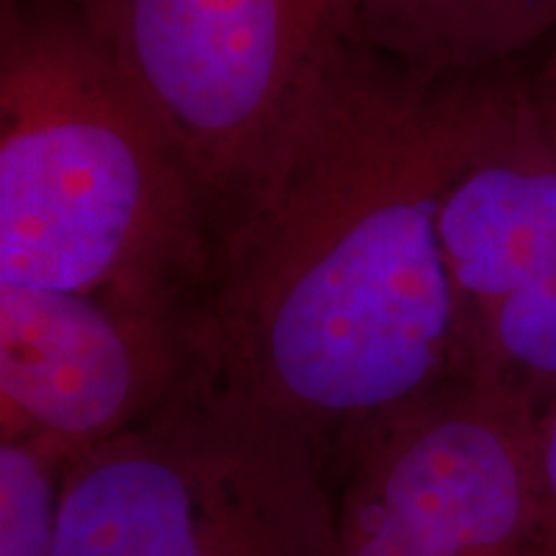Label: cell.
<instances>
[{"label":"cell","mask_w":556,"mask_h":556,"mask_svg":"<svg viewBox=\"0 0 556 556\" xmlns=\"http://www.w3.org/2000/svg\"><path fill=\"white\" fill-rule=\"evenodd\" d=\"M199 323L201 309L0 283V441L45 438L75 458L131 428L208 366Z\"/></svg>","instance_id":"cell-6"},{"label":"cell","mask_w":556,"mask_h":556,"mask_svg":"<svg viewBox=\"0 0 556 556\" xmlns=\"http://www.w3.org/2000/svg\"><path fill=\"white\" fill-rule=\"evenodd\" d=\"M536 413L454 381L345 454L338 556H552Z\"/></svg>","instance_id":"cell-5"},{"label":"cell","mask_w":556,"mask_h":556,"mask_svg":"<svg viewBox=\"0 0 556 556\" xmlns=\"http://www.w3.org/2000/svg\"><path fill=\"white\" fill-rule=\"evenodd\" d=\"M462 381L510 394L536 415L556 397V276L505 296L469 330Z\"/></svg>","instance_id":"cell-9"},{"label":"cell","mask_w":556,"mask_h":556,"mask_svg":"<svg viewBox=\"0 0 556 556\" xmlns=\"http://www.w3.org/2000/svg\"><path fill=\"white\" fill-rule=\"evenodd\" d=\"M219 240L73 0L0 9V283L191 315Z\"/></svg>","instance_id":"cell-2"},{"label":"cell","mask_w":556,"mask_h":556,"mask_svg":"<svg viewBox=\"0 0 556 556\" xmlns=\"http://www.w3.org/2000/svg\"><path fill=\"white\" fill-rule=\"evenodd\" d=\"M546 544H548V554H552V556H556V531H552V533H548Z\"/></svg>","instance_id":"cell-14"},{"label":"cell","mask_w":556,"mask_h":556,"mask_svg":"<svg viewBox=\"0 0 556 556\" xmlns=\"http://www.w3.org/2000/svg\"><path fill=\"white\" fill-rule=\"evenodd\" d=\"M67 462L45 438L0 441V556H54Z\"/></svg>","instance_id":"cell-10"},{"label":"cell","mask_w":556,"mask_h":556,"mask_svg":"<svg viewBox=\"0 0 556 556\" xmlns=\"http://www.w3.org/2000/svg\"><path fill=\"white\" fill-rule=\"evenodd\" d=\"M438 238L458 340L505 296L556 276V144L520 83L482 144L451 178Z\"/></svg>","instance_id":"cell-7"},{"label":"cell","mask_w":556,"mask_h":556,"mask_svg":"<svg viewBox=\"0 0 556 556\" xmlns=\"http://www.w3.org/2000/svg\"><path fill=\"white\" fill-rule=\"evenodd\" d=\"M533 456H536L539 505L544 533L556 531V397L536 415L533 422Z\"/></svg>","instance_id":"cell-11"},{"label":"cell","mask_w":556,"mask_h":556,"mask_svg":"<svg viewBox=\"0 0 556 556\" xmlns=\"http://www.w3.org/2000/svg\"><path fill=\"white\" fill-rule=\"evenodd\" d=\"M528 93H531L541 127L556 144V45L548 52L544 65H541L536 78L528 83Z\"/></svg>","instance_id":"cell-12"},{"label":"cell","mask_w":556,"mask_h":556,"mask_svg":"<svg viewBox=\"0 0 556 556\" xmlns=\"http://www.w3.org/2000/svg\"><path fill=\"white\" fill-rule=\"evenodd\" d=\"M556 31V0H356L358 45L426 78L503 70Z\"/></svg>","instance_id":"cell-8"},{"label":"cell","mask_w":556,"mask_h":556,"mask_svg":"<svg viewBox=\"0 0 556 556\" xmlns=\"http://www.w3.org/2000/svg\"><path fill=\"white\" fill-rule=\"evenodd\" d=\"M73 5L184 160L222 250L356 41V0Z\"/></svg>","instance_id":"cell-4"},{"label":"cell","mask_w":556,"mask_h":556,"mask_svg":"<svg viewBox=\"0 0 556 556\" xmlns=\"http://www.w3.org/2000/svg\"><path fill=\"white\" fill-rule=\"evenodd\" d=\"M323 456L204 366L70 458L54 556H338Z\"/></svg>","instance_id":"cell-3"},{"label":"cell","mask_w":556,"mask_h":556,"mask_svg":"<svg viewBox=\"0 0 556 556\" xmlns=\"http://www.w3.org/2000/svg\"><path fill=\"white\" fill-rule=\"evenodd\" d=\"M516 86L426 78L353 41L219 250L208 368L323 454L462 379L438 208Z\"/></svg>","instance_id":"cell-1"},{"label":"cell","mask_w":556,"mask_h":556,"mask_svg":"<svg viewBox=\"0 0 556 556\" xmlns=\"http://www.w3.org/2000/svg\"><path fill=\"white\" fill-rule=\"evenodd\" d=\"M31 3H52V0H0V9H16V5H31Z\"/></svg>","instance_id":"cell-13"}]
</instances>
